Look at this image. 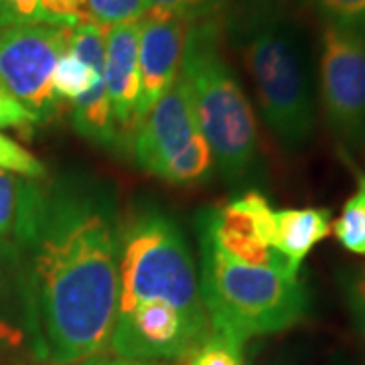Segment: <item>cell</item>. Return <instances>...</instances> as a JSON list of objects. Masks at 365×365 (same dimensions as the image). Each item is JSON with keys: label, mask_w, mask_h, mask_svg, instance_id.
Wrapping results in <instances>:
<instances>
[{"label": "cell", "mask_w": 365, "mask_h": 365, "mask_svg": "<svg viewBox=\"0 0 365 365\" xmlns=\"http://www.w3.org/2000/svg\"><path fill=\"white\" fill-rule=\"evenodd\" d=\"M122 225L106 182L67 175L43 187L21 248L26 347L45 365L81 364L108 349L118 317Z\"/></svg>", "instance_id": "1"}, {"label": "cell", "mask_w": 365, "mask_h": 365, "mask_svg": "<svg viewBox=\"0 0 365 365\" xmlns=\"http://www.w3.org/2000/svg\"><path fill=\"white\" fill-rule=\"evenodd\" d=\"M262 118L278 144L300 153L314 132L313 71L297 25L274 0H244L230 21Z\"/></svg>", "instance_id": "2"}, {"label": "cell", "mask_w": 365, "mask_h": 365, "mask_svg": "<svg viewBox=\"0 0 365 365\" xmlns=\"http://www.w3.org/2000/svg\"><path fill=\"white\" fill-rule=\"evenodd\" d=\"M181 73L217 169L230 185H244L260 169L258 124L246 91L223 55L215 19L191 23Z\"/></svg>", "instance_id": "3"}, {"label": "cell", "mask_w": 365, "mask_h": 365, "mask_svg": "<svg viewBox=\"0 0 365 365\" xmlns=\"http://www.w3.org/2000/svg\"><path fill=\"white\" fill-rule=\"evenodd\" d=\"M199 287L211 333L242 345L299 325L311 309L299 276L230 260L207 240H201Z\"/></svg>", "instance_id": "4"}, {"label": "cell", "mask_w": 365, "mask_h": 365, "mask_svg": "<svg viewBox=\"0 0 365 365\" xmlns=\"http://www.w3.org/2000/svg\"><path fill=\"white\" fill-rule=\"evenodd\" d=\"M163 300L209 329L199 274L181 227L158 209H144L122 227L118 311Z\"/></svg>", "instance_id": "5"}, {"label": "cell", "mask_w": 365, "mask_h": 365, "mask_svg": "<svg viewBox=\"0 0 365 365\" xmlns=\"http://www.w3.org/2000/svg\"><path fill=\"white\" fill-rule=\"evenodd\" d=\"M73 26H0V83L37 124L49 122L59 108L53 71L69 51Z\"/></svg>", "instance_id": "6"}, {"label": "cell", "mask_w": 365, "mask_h": 365, "mask_svg": "<svg viewBox=\"0 0 365 365\" xmlns=\"http://www.w3.org/2000/svg\"><path fill=\"white\" fill-rule=\"evenodd\" d=\"M319 102L335 140L349 153L359 150L365 144V37L323 25Z\"/></svg>", "instance_id": "7"}, {"label": "cell", "mask_w": 365, "mask_h": 365, "mask_svg": "<svg viewBox=\"0 0 365 365\" xmlns=\"http://www.w3.org/2000/svg\"><path fill=\"white\" fill-rule=\"evenodd\" d=\"M274 213L270 201L250 189L223 205L201 211L197 230L201 240H207L230 260L299 276L276 250Z\"/></svg>", "instance_id": "8"}, {"label": "cell", "mask_w": 365, "mask_h": 365, "mask_svg": "<svg viewBox=\"0 0 365 365\" xmlns=\"http://www.w3.org/2000/svg\"><path fill=\"white\" fill-rule=\"evenodd\" d=\"M211 335L163 300H144L118 311L108 349L143 361H179Z\"/></svg>", "instance_id": "9"}, {"label": "cell", "mask_w": 365, "mask_h": 365, "mask_svg": "<svg viewBox=\"0 0 365 365\" xmlns=\"http://www.w3.org/2000/svg\"><path fill=\"white\" fill-rule=\"evenodd\" d=\"M199 132L191 91L179 73L134 132L130 144L134 160L140 169L158 177L160 169Z\"/></svg>", "instance_id": "10"}, {"label": "cell", "mask_w": 365, "mask_h": 365, "mask_svg": "<svg viewBox=\"0 0 365 365\" xmlns=\"http://www.w3.org/2000/svg\"><path fill=\"white\" fill-rule=\"evenodd\" d=\"M189 26L191 23L160 11H148L140 21V37H138L140 90H138V106H136L138 124L148 114V110L157 104L158 98L179 78Z\"/></svg>", "instance_id": "11"}, {"label": "cell", "mask_w": 365, "mask_h": 365, "mask_svg": "<svg viewBox=\"0 0 365 365\" xmlns=\"http://www.w3.org/2000/svg\"><path fill=\"white\" fill-rule=\"evenodd\" d=\"M138 37H140V21L126 25L108 26L106 35V63L104 81L112 118L124 143L132 144V136L138 128V90H140V73H138Z\"/></svg>", "instance_id": "12"}, {"label": "cell", "mask_w": 365, "mask_h": 365, "mask_svg": "<svg viewBox=\"0 0 365 365\" xmlns=\"http://www.w3.org/2000/svg\"><path fill=\"white\" fill-rule=\"evenodd\" d=\"M43 185L0 169V242L21 252L33 232Z\"/></svg>", "instance_id": "13"}, {"label": "cell", "mask_w": 365, "mask_h": 365, "mask_svg": "<svg viewBox=\"0 0 365 365\" xmlns=\"http://www.w3.org/2000/svg\"><path fill=\"white\" fill-rule=\"evenodd\" d=\"M276 250L299 272L309 252L331 234V211L325 207L276 209Z\"/></svg>", "instance_id": "14"}, {"label": "cell", "mask_w": 365, "mask_h": 365, "mask_svg": "<svg viewBox=\"0 0 365 365\" xmlns=\"http://www.w3.org/2000/svg\"><path fill=\"white\" fill-rule=\"evenodd\" d=\"M26 345V300L21 252L0 242V349Z\"/></svg>", "instance_id": "15"}, {"label": "cell", "mask_w": 365, "mask_h": 365, "mask_svg": "<svg viewBox=\"0 0 365 365\" xmlns=\"http://www.w3.org/2000/svg\"><path fill=\"white\" fill-rule=\"evenodd\" d=\"M71 120H73L76 130L98 146L122 148L126 144L114 124L104 78H98V81L91 86V90L86 91L79 100L73 102Z\"/></svg>", "instance_id": "16"}, {"label": "cell", "mask_w": 365, "mask_h": 365, "mask_svg": "<svg viewBox=\"0 0 365 365\" xmlns=\"http://www.w3.org/2000/svg\"><path fill=\"white\" fill-rule=\"evenodd\" d=\"M215 158L209 148L207 140L203 134H195L189 143L185 144L181 153H177L169 163L160 169L158 179L170 182V185H195V182L205 181L213 173Z\"/></svg>", "instance_id": "17"}, {"label": "cell", "mask_w": 365, "mask_h": 365, "mask_svg": "<svg viewBox=\"0 0 365 365\" xmlns=\"http://www.w3.org/2000/svg\"><path fill=\"white\" fill-rule=\"evenodd\" d=\"M331 232L347 252L365 256V177H359L357 189L331 223Z\"/></svg>", "instance_id": "18"}, {"label": "cell", "mask_w": 365, "mask_h": 365, "mask_svg": "<svg viewBox=\"0 0 365 365\" xmlns=\"http://www.w3.org/2000/svg\"><path fill=\"white\" fill-rule=\"evenodd\" d=\"M98 78H104L98 73L93 67L83 63L76 53L66 51L53 71V91L57 100H69L76 102L79 100L91 86L98 81Z\"/></svg>", "instance_id": "19"}, {"label": "cell", "mask_w": 365, "mask_h": 365, "mask_svg": "<svg viewBox=\"0 0 365 365\" xmlns=\"http://www.w3.org/2000/svg\"><path fill=\"white\" fill-rule=\"evenodd\" d=\"M146 13V0H88V16L102 26L138 23Z\"/></svg>", "instance_id": "20"}, {"label": "cell", "mask_w": 365, "mask_h": 365, "mask_svg": "<svg viewBox=\"0 0 365 365\" xmlns=\"http://www.w3.org/2000/svg\"><path fill=\"white\" fill-rule=\"evenodd\" d=\"M323 25H333L365 37V0H314Z\"/></svg>", "instance_id": "21"}, {"label": "cell", "mask_w": 365, "mask_h": 365, "mask_svg": "<svg viewBox=\"0 0 365 365\" xmlns=\"http://www.w3.org/2000/svg\"><path fill=\"white\" fill-rule=\"evenodd\" d=\"M187 365H244L242 343L211 333L195 351L189 355Z\"/></svg>", "instance_id": "22"}, {"label": "cell", "mask_w": 365, "mask_h": 365, "mask_svg": "<svg viewBox=\"0 0 365 365\" xmlns=\"http://www.w3.org/2000/svg\"><path fill=\"white\" fill-rule=\"evenodd\" d=\"M337 280L353 325L365 337V264L345 268Z\"/></svg>", "instance_id": "23"}, {"label": "cell", "mask_w": 365, "mask_h": 365, "mask_svg": "<svg viewBox=\"0 0 365 365\" xmlns=\"http://www.w3.org/2000/svg\"><path fill=\"white\" fill-rule=\"evenodd\" d=\"M0 169L21 175L26 179H41L47 175L45 165L35 155H31L13 138L0 132Z\"/></svg>", "instance_id": "24"}, {"label": "cell", "mask_w": 365, "mask_h": 365, "mask_svg": "<svg viewBox=\"0 0 365 365\" xmlns=\"http://www.w3.org/2000/svg\"><path fill=\"white\" fill-rule=\"evenodd\" d=\"M148 11L175 14L187 23L203 19H215V14L227 4V0H146Z\"/></svg>", "instance_id": "25"}, {"label": "cell", "mask_w": 365, "mask_h": 365, "mask_svg": "<svg viewBox=\"0 0 365 365\" xmlns=\"http://www.w3.org/2000/svg\"><path fill=\"white\" fill-rule=\"evenodd\" d=\"M88 16V0H39L41 25L73 26Z\"/></svg>", "instance_id": "26"}, {"label": "cell", "mask_w": 365, "mask_h": 365, "mask_svg": "<svg viewBox=\"0 0 365 365\" xmlns=\"http://www.w3.org/2000/svg\"><path fill=\"white\" fill-rule=\"evenodd\" d=\"M41 25L39 0H0V26Z\"/></svg>", "instance_id": "27"}, {"label": "cell", "mask_w": 365, "mask_h": 365, "mask_svg": "<svg viewBox=\"0 0 365 365\" xmlns=\"http://www.w3.org/2000/svg\"><path fill=\"white\" fill-rule=\"evenodd\" d=\"M35 124H37L35 118L31 116L0 83V128H16L29 134Z\"/></svg>", "instance_id": "28"}, {"label": "cell", "mask_w": 365, "mask_h": 365, "mask_svg": "<svg viewBox=\"0 0 365 365\" xmlns=\"http://www.w3.org/2000/svg\"><path fill=\"white\" fill-rule=\"evenodd\" d=\"M79 365H169L167 361H143V359H126V357H106V355H96Z\"/></svg>", "instance_id": "29"}]
</instances>
